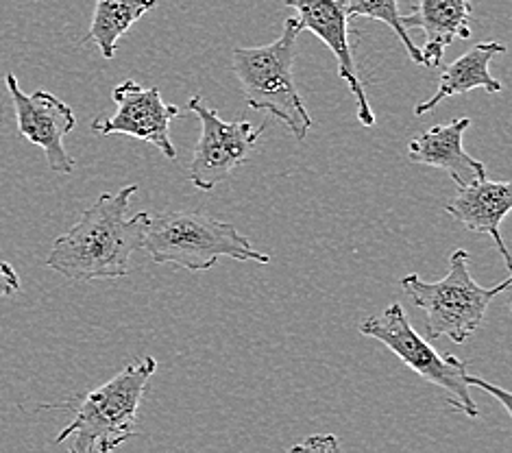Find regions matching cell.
Instances as JSON below:
<instances>
[{"label":"cell","instance_id":"obj_14","mask_svg":"<svg viewBox=\"0 0 512 453\" xmlns=\"http://www.w3.org/2000/svg\"><path fill=\"white\" fill-rule=\"evenodd\" d=\"M508 48L499 42H478L473 44L465 55L443 68L441 79H438V90L430 101H423L414 107V116H425L434 112L445 99L451 96H462L471 90H486L489 94H499L504 90L502 81L491 75V61L497 55H504Z\"/></svg>","mask_w":512,"mask_h":453},{"label":"cell","instance_id":"obj_3","mask_svg":"<svg viewBox=\"0 0 512 453\" xmlns=\"http://www.w3.org/2000/svg\"><path fill=\"white\" fill-rule=\"evenodd\" d=\"M155 371V358L146 355L129 362L123 371L81 397L75 406L66 403L62 408L75 412V419L59 432L55 443L72 440L70 451L75 453H107L125 445L131 436H136L140 403Z\"/></svg>","mask_w":512,"mask_h":453},{"label":"cell","instance_id":"obj_6","mask_svg":"<svg viewBox=\"0 0 512 453\" xmlns=\"http://www.w3.org/2000/svg\"><path fill=\"white\" fill-rule=\"evenodd\" d=\"M360 334L369 336L393 351L408 369L421 375L425 382L438 386L447 393L451 406L478 419L480 410L475 406L469 386V369L465 360L456 355H441L428 340L421 338L408 321L406 310L399 303H390L380 314L364 318Z\"/></svg>","mask_w":512,"mask_h":453},{"label":"cell","instance_id":"obj_4","mask_svg":"<svg viewBox=\"0 0 512 453\" xmlns=\"http://www.w3.org/2000/svg\"><path fill=\"white\" fill-rule=\"evenodd\" d=\"M301 29L295 18H286L284 31L271 44L234 48L231 66L242 85L245 103L253 112H264L290 129L299 142L308 138L312 118L295 83V57Z\"/></svg>","mask_w":512,"mask_h":453},{"label":"cell","instance_id":"obj_1","mask_svg":"<svg viewBox=\"0 0 512 453\" xmlns=\"http://www.w3.org/2000/svg\"><path fill=\"white\" fill-rule=\"evenodd\" d=\"M138 186L105 192L83 210L64 236L53 242L46 266L70 281L120 279L131 271V255L140 249L149 214L127 216Z\"/></svg>","mask_w":512,"mask_h":453},{"label":"cell","instance_id":"obj_9","mask_svg":"<svg viewBox=\"0 0 512 453\" xmlns=\"http://www.w3.org/2000/svg\"><path fill=\"white\" fill-rule=\"evenodd\" d=\"M116 114L96 118L92 131L99 136H129L153 144L164 157L175 159L177 149L170 140V122L181 114L177 105L164 103L160 88H144L136 81L118 83L114 92Z\"/></svg>","mask_w":512,"mask_h":453},{"label":"cell","instance_id":"obj_17","mask_svg":"<svg viewBox=\"0 0 512 453\" xmlns=\"http://www.w3.org/2000/svg\"><path fill=\"white\" fill-rule=\"evenodd\" d=\"M22 290L20 275L9 262H0V299H9Z\"/></svg>","mask_w":512,"mask_h":453},{"label":"cell","instance_id":"obj_19","mask_svg":"<svg viewBox=\"0 0 512 453\" xmlns=\"http://www.w3.org/2000/svg\"><path fill=\"white\" fill-rule=\"evenodd\" d=\"M469 386H478V388H482L484 393H489L491 397H495L499 403H502L504 410H506L508 414H512V406H510V393H508V390L499 388V386H493V384L486 382V379H482V377H478V375H471V373H469Z\"/></svg>","mask_w":512,"mask_h":453},{"label":"cell","instance_id":"obj_12","mask_svg":"<svg viewBox=\"0 0 512 453\" xmlns=\"http://www.w3.org/2000/svg\"><path fill=\"white\" fill-rule=\"evenodd\" d=\"M471 125V118H456L445 125H436L414 136L408 144L410 162L445 170L456 181V186H469L473 181L486 177V166L480 159L471 157L462 138Z\"/></svg>","mask_w":512,"mask_h":453},{"label":"cell","instance_id":"obj_2","mask_svg":"<svg viewBox=\"0 0 512 453\" xmlns=\"http://www.w3.org/2000/svg\"><path fill=\"white\" fill-rule=\"evenodd\" d=\"M140 249L155 264H170L192 273L210 271L221 257L255 264L271 262V255L255 249L231 223L190 210L151 216Z\"/></svg>","mask_w":512,"mask_h":453},{"label":"cell","instance_id":"obj_16","mask_svg":"<svg viewBox=\"0 0 512 453\" xmlns=\"http://www.w3.org/2000/svg\"><path fill=\"white\" fill-rule=\"evenodd\" d=\"M349 18L380 20L388 29H393L399 42L404 44L408 57L414 64H421L419 46L412 42L408 29L404 27V14L399 11V0H343Z\"/></svg>","mask_w":512,"mask_h":453},{"label":"cell","instance_id":"obj_8","mask_svg":"<svg viewBox=\"0 0 512 453\" xmlns=\"http://www.w3.org/2000/svg\"><path fill=\"white\" fill-rule=\"evenodd\" d=\"M5 88L16 109L20 136L24 140H29L31 144L40 146L44 151L48 168H51L53 173H75V159L68 155L64 146L68 133L75 131L77 127V116L72 112V107L46 90L24 94L14 72H7L5 75Z\"/></svg>","mask_w":512,"mask_h":453},{"label":"cell","instance_id":"obj_11","mask_svg":"<svg viewBox=\"0 0 512 453\" xmlns=\"http://www.w3.org/2000/svg\"><path fill=\"white\" fill-rule=\"evenodd\" d=\"M512 210V183L510 181H491L484 177L473 181L469 186H458L454 201H449L445 212L475 234H486L495 240V247L502 255L504 264L510 268L512 260L504 244L499 225Z\"/></svg>","mask_w":512,"mask_h":453},{"label":"cell","instance_id":"obj_7","mask_svg":"<svg viewBox=\"0 0 512 453\" xmlns=\"http://www.w3.org/2000/svg\"><path fill=\"white\" fill-rule=\"evenodd\" d=\"M188 112L201 122V138L190 162V181L197 190L210 192L238 166L249 162L266 125L253 127L245 118L225 122L201 94H194L188 101Z\"/></svg>","mask_w":512,"mask_h":453},{"label":"cell","instance_id":"obj_10","mask_svg":"<svg viewBox=\"0 0 512 453\" xmlns=\"http://www.w3.org/2000/svg\"><path fill=\"white\" fill-rule=\"evenodd\" d=\"M295 9V18L301 31H310L319 38L338 61V75L347 83L358 105V120L362 127L375 125V114L369 103L367 88L360 79L356 53L351 46V18L343 0H286Z\"/></svg>","mask_w":512,"mask_h":453},{"label":"cell","instance_id":"obj_5","mask_svg":"<svg viewBox=\"0 0 512 453\" xmlns=\"http://www.w3.org/2000/svg\"><path fill=\"white\" fill-rule=\"evenodd\" d=\"M471 255L456 249L449 257V271L443 279L425 281L417 273L399 279L412 303L425 312V334L430 340L449 338L456 345L465 342L482 327L493 299L510 290L512 279L484 288L471 275Z\"/></svg>","mask_w":512,"mask_h":453},{"label":"cell","instance_id":"obj_18","mask_svg":"<svg viewBox=\"0 0 512 453\" xmlns=\"http://www.w3.org/2000/svg\"><path fill=\"white\" fill-rule=\"evenodd\" d=\"M338 438L334 434H325V436H308L303 443L292 447V451H338Z\"/></svg>","mask_w":512,"mask_h":453},{"label":"cell","instance_id":"obj_13","mask_svg":"<svg viewBox=\"0 0 512 453\" xmlns=\"http://www.w3.org/2000/svg\"><path fill=\"white\" fill-rule=\"evenodd\" d=\"M471 0H419L412 14L404 16V27L419 29L425 35L421 64L430 70L441 68L447 48L456 40L471 38Z\"/></svg>","mask_w":512,"mask_h":453},{"label":"cell","instance_id":"obj_15","mask_svg":"<svg viewBox=\"0 0 512 453\" xmlns=\"http://www.w3.org/2000/svg\"><path fill=\"white\" fill-rule=\"evenodd\" d=\"M155 5L157 0H94L90 29L81 44L94 42L105 59H114L118 40Z\"/></svg>","mask_w":512,"mask_h":453}]
</instances>
